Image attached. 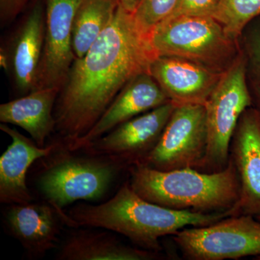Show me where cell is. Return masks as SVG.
I'll use <instances>...</instances> for the list:
<instances>
[{"instance_id":"cell-8","label":"cell","mask_w":260,"mask_h":260,"mask_svg":"<svg viewBox=\"0 0 260 260\" xmlns=\"http://www.w3.org/2000/svg\"><path fill=\"white\" fill-rule=\"evenodd\" d=\"M207 147L205 105L181 104L173 112L155 148L135 162L159 171L198 169L205 158Z\"/></svg>"},{"instance_id":"cell-21","label":"cell","mask_w":260,"mask_h":260,"mask_svg":"<svg viewBox=\"0 0 260 260\" xmlns=\"http://www.w3.org/2000/svg\"><path fill=\"white\" fill-rule=\"evenodd\" d=\"M179 0H140L133 18L140 31L150 35L177 8Z\"/></svg>"},{"instance_id":"cell-26","label":"cell","mask_w":260,"mask_h":260,"mask_svg":"<svg viewBox=\"0 0 260 260\" xmlns=\"http://www.w3.org/2000/svg\"><path fill=\"white\" fill-rule=\"evenodd\" d=\"M140 0H119V5L124 8L128 13H135L138 5H139Z\"/></svg>"},{"instance_id":"cell-16","label":"cell","mask_w":260,"mask_h":260,"mask_svg":"<svg viewBox=\"0 0 260 260\" xmlns=\"http://www.w3.org/2000/svg\"><path fill=\"white\" fill-rule=\"evenodd\" d=\"M45 7L40 0L32 6L15 37L10 63L15 85L28 94L37 89L45 34Z\"/></svg>"},{"instance_id":"cell-6","label":"cell","mask_w":260,"mask_h":260,"mask_svg":"<svg viewBox=\"0 0 260 260\" xmlns=\"http://www.w3.org/2000/svg\"><path fill=\"white\" fill-rule=\"evenodd\" d=\"M245 56L242 51L224 71L206 104L208 147L198 170L216 172L226 168L233 135L243 113L253 107Z\"/></svg>"},{"instance_id":"cell-29","label":"cell","mask_w":260,"mask_h":260,"mask_svg":"<svg viewBox=\"0 0 260 260\" xmlns=\"http://www.w3.org/2000/svg\"><path fill=\"white\" fill-rule=\"evenodd\" d=\"M256 259L260 260V256L259 257L256 258Z\"/></svg>"},{"instance_id":"cell-17","label":"cell","mask_w":260,"mask_h":260,"mask_svg":"<svg viewBox=\"0 0 260 260\" xmlns=\"http://www.w3.org/2000/svg\"><path fill=\"white\" fill-rule=\"evenodd\" d=\"M61 89H37L20 99L0 106V121L20 126L38 146L46 147V140L56 129L53 112Z\"/></svg>"},{"instance_id":"cell-27","label":"cell","mask_w":260,"mask_h":260,"mask_svg":"<svg viewBox=\"0 0 260 260\" xmlns=\"http://www.w3.org/2000/svg\"><path fill=\"white\" fill-rule=\"evenodd\" d=\"M10 60L8 54L2 49L1 54H0V64H1L2 68H4L5 70L8 69L10 67Z\"/></svg>"},{"instance_id":"cell-14","label":"cell","mask_w":260,"mask_h":260,"mask_svg":"<svg viewBox=\"0 0 260 260\" xmlns=\"http://www.w3.org/2000/svg\"><path fill=\"white\" fill-rule=\"evenodd\" d=\"M9 232L31 259L44 257L56 247L61 225H68L67 214L49 203L10 205L5 215Z\"/></svg>"},{"instance_id":"cell-7","label":"cell","mask_w":260,"mask_h":260,"mask_svg":"<svg viewBox=\"0 0 260 260\" xmlns=\"http://www.w3.org/2000/svg\"><path fill=\"white\" fill-rule=\"evenodd\" d=\"M173 240L189 260L256 259L260 256V221L252 215H231L206 226L184 228Z\"/></svg>"},{"instance_id":"cell-5","label":"cell","mask_w":260,"mask_h":260,"mask_svg":"<svg viewBox=\"0 0 260 260\" xmlns=\"http://www.w3.org/2000/svg\"><path fill=\"white\" fill-rule=\"evenodd\" d=\"M157 56H177L223 73L240 52L239 40L210 16L166 19L149 35Z\"/></svg>"},{"instance_id":"cell-12","label":"cell","mask_w":260,"mask_h":260,"mask_svg":"<svg viewBox=\"0 0 260 260\" xmlns=\"http://www.w3.org/2000/svg\"><path fill=\"white\" fill-rule=\"evenodd\" d=\"M170 102L150 73L137 75L116 95L93 127L65 147L70 150H83L125 121Z\"/></svg>"},{"instance_id":"cell-13","label":"cell","mask_w":260,"mask_h":260,"mask_svg":"<svg viewBox=\"0 0 260 260\" xmlns=\"http://www.w3.org/2000/svg\"><path fill=\"white\" fill-rule=\"evenodd\" d=\"M150 74L171 102L205 105L223 73L177 56H158Z\"/></svg>"},{"instance_id":"cell-30","label":"cell","mask_w":260,"mask_h":260,"mask_svg":"<svg viewBox=\"0 0 260 260\" xmlns=\"http://www.w3.org/2000/svg\"><path fill=\"white\" fill-rule=\"evenodd\" d=\"M259 20H260V17H259Z\"/></svg>"},{"instance_id":"cell-22","label":"cell","mask_w":260,"mask_h":260,"mask_svg":"<svg viewBox=\"0 0 260 260\" xmlns=\"http://www.w3.org/2000/svg\"><path fill=\"white\" fill-rule=\"evenodd\" d=\"M240 48L245 56L249 83L260 85V20L249 23L239 39Z\"/></svg>"},{"instance_id":"cell-25","label":"cell","mask_w":260,"mask_h":260,"mask_svg":"<svg viewBox=\"0 0 260 260\" xmlns=\"http://www.w3.org/2000/svg\"><path fill=\"white\" fill-rule=\"evenodd\" d=\"M249 85L251 95H252L254 106L260 110V85L255 83H249Z\"/></svg>"},{"instance_id":"cell-24","label":"cell","mask_w":260,"mask_h":260,"mask_svg":"<svg viewBox=\"0 0 260 260\" xmlns=\"http://www.w3.org/2000/svg\"><path fill=\"white\" fill-rule=\"evenodd\" d=\"M30 0H0L2 24L11 22L25 8Z\"/></svg>"},{"instance_id":"cell-18","label":"cell","mask_w":260,"mask_h":260,"mask_svg":"<svg viewBox=\"0 0 260 260\" xmlns=\"http://www.w3.org/2000/svg\"><path fill=\"white\" fill-rule=\"evenodd\" d=\"M160 252L130 246L107 232L78 230L61 244L56 259L60 260H153Z\"/></svg>"},{"instance_id":"cell-10","label":"cell","mask_w":260,"mask_h":260,"mask_svg":"<svg viewBox=\"0 0 260 260\" xmlns=\"http://www.w3.org/2000/svg\"><path fill=\"white\" fill-rule=\"evenodd\" d=\"M177 106L170 102L135 116L83 150L94 155L116 157L131 165L155 148Z\"/></svg>"},{"instance_id":"cell-1","label":"cell","mask_w":260,"mask_h":260,"mask_svg":"<svg viewBox=\"0 0 260 260\" xmlns=\"http://www.w3.org/2000/svg\"><path fill=\"white\" fill-rule=\"evenodd\" d=\"M157 56L133 14L119 5L112 21L86 54L75 59L58 95L56 129L65 146L93 127L130 80L150 73Z\"/></svg>"},{"instance_id":"cell-28","label":"cell","mask_w":260,"mask_h":260,"mask_svg":"<svg viewBox=\"0 0 260 260\" xmlns=\"http://www.w3.org/2000/svg\"><path fill=\"white\" fill-rule=\"evenodd\" d=\"M255 218H256V219H258V220H259V221H260V216L255 217Z\"/></svg>"},{"instance_id":"cell-3","label":"cell","mask_w":260,"mask_h":260,"mask_svg":"<svg viewBox=\"0 0 260 260\" xmlns=\"http://www.w3.org/2000/svg\"><path fill=\"white\" fill-rule=\"evenodd\" d=\"M131 166L132 189L143 199L170 209L228 215L240 198V183L231 157L226 168L216 172L191 168L159 171L140 162Z\"/></svg>"},{"instance_id":"cell-2","label":"cell","mask_w":260,"mask_h":260,"mask_svg":"<svg viewBox=\"0 0 260 260\" xmlns=\"http://www.w3.org/2000/svg\"><path fill=\"white\" fill-rule=\"evenodd\" d=\"M67 214L68 226L100 228L121 234L135 246L160 252V239L181 229L206 226L225 217V213H199L165 208L137 194L129 181L102 204H80Z\"/></svg>"},{"instance_id":"cell-19","label":"cell","mask_w":260,"mask_h":260,"mask_svg":"<svg viewBox=\"0 0 260 260\" xmlns=\"http://www.w3.org/2000/svg\"><path fill=\"white\" fill-rule=\"evenodd\" d=\"M119 0H83L75 13L72 47L75 59L83 57L112 21Z\"/></svg>"},{"instance_id":"cell-23","label":"cell","mask_w":260,"mask_h":260,"mask_svg":"<svg viewBox=\"0 0 260 260\" xmlns=\"http://www.w3.org/2000/svg\"><path fill=\"white\" fill-rule=\"evenodd\" d=\"M219 3L220 0H179L177 8L167 19L182 15L213 17Z\"/></svg>"},{"instance_id":"cell-9","label":"cell","mask_w":260,"mask_h":260,"mask_svg":"<svg viewBox=\"0 0 260 260\" xmlns=\"http://www.w3.org/2000/svg\"><path fill=\"white\" fill-rule=\"evenodd\" d=\"M82 1L45 0L44 49L36 90L64 86L75 59L72 47L73 20Z\"/></svg>"},{"instance_id":"cell-11","label":"cell","mask_w":260,"mask_h":260,"mask_svg":"<svg viewBox=\"0 0 260 260\" xmlns=\"http://www.w3.org/2000/svg\"><path fill=\"white\" fill-rule=\"evenodd\" d=\"M230 157L240 183V198L228 215L260 216V110L243 113L233 135Z\"/></svg>"},{"instance_id":"cell-4","label":"cell","mask_w":260,"mask_h":260,"mask_svg":"<svg viewBox=\"0 0 260 260\" xmlns=\"http://www.w3.org/2000/svg\"><path fill=\"white\" fill-rule=\"evenodd\" d=\"M59 145L48 155L50 160L39 175L37 184L46 201L61 214L75 202L102 198L121 171L129 165L122 159L85 150V156L78 155L64 145L66 150L57 151Z\"/></svg>"},{"instance_id":"cell-20","label":"cell","mask_w":260,"mask_h":260,"mask_svg":"<svg viewBox=\"0 0 260 260\" xmlns=\"http://www.w3.org/2000/svg\"><path fill=\"white\" fill-rule=\"evenodd\" d=\"M260 17V0H220L213 18L239 40L246 27Z\"/></svg>"},{"instance_id":"cell-15","label":"cell","mask_w":260,"mask_h":260,"mask_svg":"<svg viewBox=\"0 0 260 260\" xmlns=\"http://www.w3.org/2000/svg\"><path fill=\"white\" fill-rule=\"evenodd\" d=\"M0 129L12 139L11 144L0 157V202L9 205L31 203L32 197L26 181L29 168L39 159L52 153L58 143L41 148L34 140L3 123Z\"/></svg>"}]
</instances>
